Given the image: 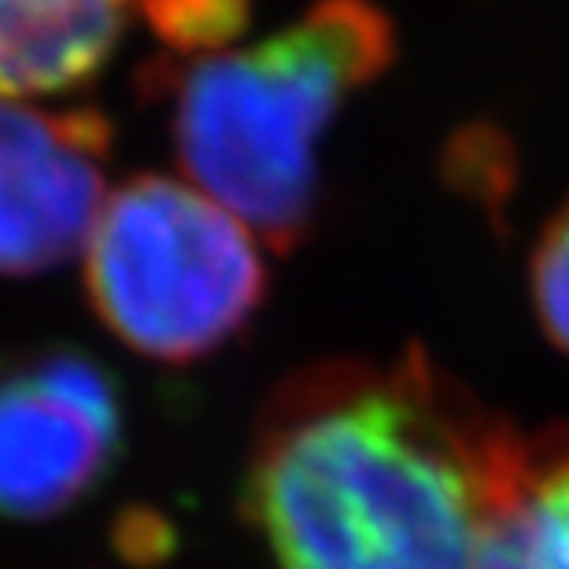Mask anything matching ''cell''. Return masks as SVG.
Wrapping results in <instances>:
<instances>
[{"instance_id": "cell-1", "label": "cell", "mask_w": 569, "mask_h": 569, "mask_svg": "<svg viewBox=\"0 0 569 569\" xmlns=\"http://www.w3.org/2000/svg\"><path fill=\"white\" fill-rule=\"evenodd\" d=\"M518 437L418 351L311 362L263 407L244 515L278 569H470Z\"/></svg>"}, {"instance_id": "cell-2", "label": "cell", "mask_w": 569, "mask_h": 569, "mask_svg": "<svg viewBox=\"0 0 569 569\" xmlns=\"http://www.w3.org/2000/svg\"><path fill=\"white\" fill-rule=\"evenodd\" d=\"M392 52V22L378 4L318 0L248 49L156 60L144 93L170 104L178 163L203 197L289 252L315 222L318 141Z\"/></svg>"}, {"instance_id": "cell-3", "label": "cell", "mask_w": 569, "mask_h": 569, "mask_svg": "<svg viewBox=\"0 0 569 569\" xmlns=\"http://www.w3.org/2000/svg\"><path fill=\"white\" fill-rule=\"evenodd\" d=\"M86 292L122 345L159 362L222 348L267 292L256 237L197 186L138 174L86 241Z\"/></svg>"}, {"instance_id": "cell-4", "label": "cell", "mask_w": 569, "mask_h": 569, "mask_svg": "<svg viewBox=\"0 0 569 569\" xmlns=\"http://www.w3.org/2000/svg\"><path fill=\"white\" fill-rule=\"evenodd\" d=\"M119 443L116 381L89 356L41 348L0 362V518L41 521L82 503Z\"/></svg>"}, {"instance_id": "cell-5", "label": "cell", "mask_w": 569, "mask_h": 569, "mask_svg": "<svg viewBox=\"0 0 569 569\" xmlns=\"http://www.w3.org/2000/svg\"><path fill=\"white\" fill-rule=\"evenodd\" d=\"M108 152L97 111L0 100V274H41L86 248L108 200Z\"/></svg>"}, {"instance_id": "cell-6", "label": "cell", "mask_w": 569, "mask_h": 569, "mask_svg": "<svg viewBox=\"0 0 569 569\" xmlns=\"http://www.w3.org/2000/svg\"><path fill=\"white\" fill-rule=\"evenodd\" d=\"M130 0H0V100L63 93L108 63Z\"/></svg>"}, {"instance_id": "cell-7", "label": "cell", "mask_w": 569, "mask_h": 569, "mask_svg": "<svg viewBox=\"0 0 569 569\" xmlns=\"http://www.w3.org/2000/svg\"><path fill=\"white\" fill-rule=\"evenodd\" d=\"M470 569H569V426L518 437Z\"/></svg>"}, {"instance_id": "cell-8", "label": "cell", "mask_w": 569, "mask_h": 569, "mask_svg": "<svg viewBox=\"0 0 569 569\" xmlns=\"http://www.w3.org/2000/svg\"><path fill=\"white\" fill-rule=\"evenodd\" d=\"M144 19L174 56L222 52L248 22V0H141Z\"/></svg>"}, {"instance_id": "cell-9", "label": "cell", "mask_w": 569, "mask_h": 569, "mask_svg": "<svg viewBox=\"0 0 569 569\" xmlns=\"http://www.w3.org/2000/svg\"><path fill=\"white\" fill-rule=\"evenodd\" d=\"M532 307L543 333L569 356V203L543 226L532 252Z\"/></svg>"}]
</instances>
